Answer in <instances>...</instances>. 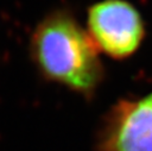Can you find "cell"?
Masks as SVG:
<instances>
[{
	"instance_id": "cell-2",
	"label": "cell",
	"mask_w": 152,
	"mask_h": 151,
	"mask_svg": "<svg viewBox=\"0 0 152 151\" xmlns=\"http://www.w3.org/2000/svg\"><path fill=\"white\" fill-rule=\"evenodd\" d=\"M88 30L97 50L124 58L133 54L144 37V24L137 8L125 0H103L88 12Z\"/></svg>"
},
{
	"instance_id": "cell-1",
	"label": "cell",
	"mask_w": 152,
	"mask_h": 151,
	"mask_svg": "<svg viewBox=\"0 0 152 151\" xmlns=\"http://www.w3.org/2000/svg\"><path fill=\"white\" fill-rule=\"evenodd\" d=\"M32 54L51 80L76 90H90L101 80L102 67L90 36L66 13L48 15L32 37Z\"/></svg>"
},
{
	"instance_id": "cell-3",
	"label": "cell",
	"mask_w": 152,
	"mask_h": 151,
	"mask_svg": "<svg viewBox=\"0 0 152 151\" xmlns=\"http://www.w3.org/2000/svg\"><path fill=\"white\" fill-rule=\"evenodd\" d=\"M102 147L104 151H152V93L115 106L104 126Z\"/></svg>"
}]
</instances>
